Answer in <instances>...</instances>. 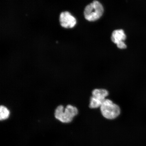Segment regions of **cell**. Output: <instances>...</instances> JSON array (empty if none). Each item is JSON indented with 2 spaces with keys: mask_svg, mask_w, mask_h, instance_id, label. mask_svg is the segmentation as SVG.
<instances>
[{
  "mask_svg": "<svg viewBox=\"0 0 146 146\" xmlns=\"http://www.w3.org/2000/svg\"><path fill=\"white\" fill-rule=\"evenodd\" d=\"M64 110L63 106L60 105L56 108L54 113L56 119L64 123H70L78 113V109L71 105H67L64 111Z\"/></svg>",
  "mask_w": 146,
  "mask_h": 146,
  "instance_id": "1",
  "label": "cell"
},
{
  "mask_svg": "<svg viewBox=\"0 0 146 146\" xmlns=\"http://www.w3.org/2000/svg\"><path fill=\"white\" fill-rule=\"evenodd\" d=\"M100 108L102 115L108 119H115L119 115L121 112L119 106L108 99L104 101Z\"/></svg>",
  "mask_w": 146,
  "mask_h": 146,
  "instance_id": "2",
  "label": "cell"
},
{
  "mask_svg": "<svg viewBox=\"0 0 146 146\" xmlns=\"http://www.w3.org/2000/svg\"><path fill=\"white\" fill-rule=\"evenodd\" d=\"M104 12V8L101 3L95 1L85 7L84 15L87 21H95L101 17Z\"/></svg>",
  "mask_w": 146,
  "mask_h": 146,
  "instance_id": "3",
  "label": "cell"
},
{
  "mask_svg": "<svg viewBox=\"0 0 146 146\" xmlns=\"http://www.w3.org/2000/svg\"><path fill=\"white\" fill-rule=\"evenodd\" d=\"M59 21L61 26L66 29L73 28L76 23V18L67 11L62 12L60 14Z\"/></svg>",
  "mask_w": 146,
  "mask_h": 146,
  "instance_id": "4",
  "label": "cell"
},
{
  "mask_svg": "<svg viewBox=\"0 0 146 146\" xmlns=\"http://www.w3.org/2000/svg\"><path fill=\"white\" fill-rule=\"evenodd\" d=\"M111 40L117 46L124 43L126 38V36L123 30H117L113 32L111 36Z\"/></svg>",
  "mask_w": 146,
  "mask_h": 146,
  "instance_id": "5",
  "label": "cell"
},
{
  "mask_svg": "<svg viewBox=\"0 0 146 146\" xmlns=\"http://www.w3.org/2000/svg\"><path fill=\"white\" fill-rule=\"evenodd\" d=\"M93 96L104 102L106 98L109 95V92L104 89H96L92 91Z\"/></svg>",
  "mask_w": 146,
  "mask_h": 146,
  "instance_id": "6",
  "label": "cell"
},
{
  "mask_svg": "<svg viewBox=\"0 0 146 146\" xmlns=\"http://www.w3.org/2000/svg\"><path fill=\"white\" fill-rule=\"evenodd\" d=\"M103 102L94 96H91L90 98L89 107L92 109L98 108L101 106Z\"/></svg>",
  "mask_w": 146,
  "mask_h": 146,
  "instance_id": "7",
  "label": "cell"
},
{
  "mask_svg": "<svg viewBox=\"0 0 146 146\" xmlns=\"http://www.w3.org/2000/svg\"><path fill=\"white\" fill-rule=\"evenodd\" d=\"M10 111L6 107L1 106L0 108V119L1 120L7 119L10 115Z\"/></svg>",
  "mask_w": 146,
  "mask_h": 146,
  "instance_id": "8",
  "label": "cell"
}]
</instances>
